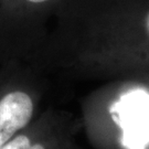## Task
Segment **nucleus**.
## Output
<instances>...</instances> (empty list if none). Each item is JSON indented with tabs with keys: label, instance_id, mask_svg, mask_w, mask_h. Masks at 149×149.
Listing matches in <instances>:
<instances>
[{
	"label": "nucleus",
	"instance_id": "obj_1",
	"mask_svg": "<svg viewBox=\"0 0 149 149\" xmlns=\"http://www.w3.org/2000/svg\"><path fill=\"white\" fill-rule=\"evenodd\" d=\"M114 122L122 129L126 149H146L149 145V93L135 88L123 94L109 108Z\"/></svg>",
	"mask_w": 149,
	"mask_h": 149
},
{
	"label": "nucleus",
	"instance_id": "obj_2",
	"mask_svg": "<svg viewBox=\"0 0 149 149\" xmlns=\"http://www.w3.org/2000/svg\"><path fill=\"white\" fill-rule=\"evenodd\" d=\"M33 113V103L23 92H12L0 101V148L26 127Z\"/></svg>",
	"mask_w": 149,
	"mask_h": 149
},
{
	"label": "nucleus",
	"instance_id": "obj_3",
	"mask_svg": "<svg viewBox=\"0 0 149 149\" xmlns=\"http://www.w3.org/2000/svg\"><path fill=\"white\" fill-rule=\"evenodd\" d=\"M0 149H44V147L41 144L32 145L26 135H19L16 138L8 141Z\"/></svg>",
	"mask_w": 149,
	"mask_h": 149
}]
</instances>
